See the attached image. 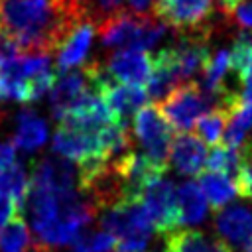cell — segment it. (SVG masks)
Instances as JSON below:
<instances>
[{
  "label": "cell",
  "instance_id": "24",
  "mask_svg": "<svg viewBox=\"0 0 252 252\" xmlns=\"http://www.w3.org/2000/svg\"><path fill=\"white\" fill-rule=\"evenodd\" d=\"M126 2L128 0H85L81 4V12H83V16H87L94 24H98L114 14L124 12Z\"/></svg>",
  "mask_w": 252,
  "mask_h": 252
},
{
  "label": "cell",
  "instance_id": "15",
  "mask_svg": "<svg viewBox=\"0 0 252 252\" xmlns=\"http://www.w3.org/2000/svg\"><path fill=\"white\" fill-rule=\"evenodd\" d=\"M47 140V124L45 120L35 114L33 110H22L16 116V130H14V144L16 148L32 154L45 146Z\"/></svg>",
  "mask_w": 252,
  "mask_h": 252
},
{
  "label": "cell",
  "instance_id": "13",
  "mask_svg": "<svg viewBox=\"0 0 252 252\" xmlns=\"http://www.w3.org/2000/svg\"><path fill=\"white\" fill-rule=\"evenodd\" d=\"M215 230L230 248L244 246L252 238V211L244 205H228L217 211Z\"/></svg>",
  "mask_w": 252,
  "mask_h": 252
},
{
  "label": "cell",
  "instance_id": "23",
  "mask_svg": "<svg viewBox=\"0 0 252 252\" xmlns=\"http://www.w3.org/2000/svg\"><path fill=\"white\" fill-rule=\"evenodd\" d=\"M116 246V238L108 230H81L77 238L71 242L73 252H112Z\"/></svg>",
  "mask_w": 252,
  "mask_h": 252
},
{
  "label": "cell",
  "instance_id": "14",
  "mask_svg": "<svg viewBox=\"0 0 252 252\" xmlns=\"http://www.w3.org/2000/svg\"><path fill=\"white\" fill-rule=\"evenodd\" d=\"M163 252H232V248L219 236L211 238L195 228H175L165 234Z\"/></svg>",
  "mask_w": 252,
  "mask_h": 252
},
{
  "label": "cell",
  "instance_id": "34",
  "mask_svg": "<svg viewBox=\"0 0 252 252\" xmlns=\"http://www.w3.org/2000/svg\"><path fill=\"white\" fill-rule=\"evenodd\" d=\"M83 2H85V0H73V4H77L79 8H81V4H83Z\"/></svg>",
  "mask_w": 252,
  "mask_h": 252
},
{
  "label": "cell",
  "instance_id": "25",
  "mask_svg": "<svg viewBox=\"0 0 252 252\" xmlns=\"http://www.w3.org/2000/svg\"><path fill=\"white\" fill-rule=\"evenodd\" d=\"M234 183H236L238 195L252 201V161L250 159L240 158V167H238V173L234 177Z\"/></svg>",
  "mask_w": 252,
  "mask_h": 252
},
{
  "label": "cell",
  "instance_id": "11",
  "mask_svg": "<svg viewBox=\"0 0 252 252\" xmlns=\"http://www.w3.org/2000/svg\"><path fill=\"white\" fill-rule=\"evenodd\" d=\"M94 32H96V24H94L91 18H87V16H83V18L73 26V30L69 32V35L63 39V43H61L59 49L55 51V53H57L55 69H57L59 73L83 65V61L87 59L89 49H91V45H93Z\"/></svg>",
  "mask_w": 252,
  "mask_h": 252
},
{
  "label": "cell",
  "instance_id": "18",
  "mask_svg": "<svg viewBox=\"0 0 252 252\" xmlns=\"http://www.w3.org/2000/svg\"><path fill=\"white\" fill-rule=\"evenodd\" d=\"M250 128H252V106L238 102L234 108L228 110V116H226V126L222 134L224 146L240 150Z\"/></svg>",
  "mask_w": 252,
  "mask_h": 252
},
{
  "label": "cell",
  "instance_id": "2",
  "mask_svg": "<svg viewBox=\"0 0 252 252\" xmlns=\"http://www.w3.org/2000/svg\"><path fill=\"white\" fill-rule=\"evenodd\" d=\"M83 12L73 0H2L4 30L22 53H53Z\"/></svg>",
  "mask_w": 252,
  "mask_h": 252
},
{
  "label": "cell",
  "instance_id": "3",
  "mask_svg": "<svg viewBox=\"0 0 252 252\" xmlns=\"http://www.w3.org/2000/svg\"><path fill=\"white\" fill-rule=\"evenodd\" d=\"M100 43L108 49H152L165 33L167 26L150 14L120 12L96 24Z\"/></svg>",
  "mask_w": 252,
  "mask_h": 252
},
{
  "label": "cell",
  "instance_id": "32",
  "mask_svg": "<svg viewBox=\"0 0 252 252\" xmlns=\"http://www.w3.org/2000/svg\"><path fill=\"white\" fill-rule=\"evenodd\" d=\"M244 252H252V238H250V240L244 244Z\"/></svg>",
  "mask_w": 252,
  "mask_h": 252
},
{
  "label": "cell",
  "instance_id": "7",
  "mask_svg": "<svg viewBox=\"0 0 252 252\" xmlns=\"http://www.w3.org/2000/svg\"><path fill=\"white\" fill-rule=\"evenodd\" d=\"M138 199L144 205L154 228L159 234L165 236L171 230L179 228V211H177V197H175L173 181L158 177L144 187Z\"/></svg>",
  "mask_w": 252,
  "mask_h": 252
},
{
  "label": "cell",
  "instance_id": "30",
  "mask_svg": "<svg viewBox=\"0 0 252 252\" xmlns=\"http://www.w3.org/2000/svg\"><path fill=\"white\" fill-rule=\"evenodd\" d=\"M242 2H246V0H217V6H219L226 16H230V14H234V10H236Z\"/></svg>",
  "mask_w": 252,
  "mask_h": 252
},
{
  "label": "cell",
  "instance_id": "6",
  "mask_svg": "<svg viewBox=\"0 0 252 252\" xmlns=\"http://www.w3.org/2000/svg\"><path fill=\"white\" fill-rule=\"evenodd\" d=\"M211 108L213 104L203 93L201 85L193 81L179 83L177 87H173L161 98V104H159V112L165 116L171 128L179 132H189L195 120Z\"/></svg>",
  "mask_w": 252,
  "mask_h": 252
},
{
  "label": "cell",
  "instance_id": "19",
  "mask_svg": "<svg viewBox=\"0 0 252 252\" xmlns=\"http://www.w3.org/2000/svg\"><path fill=\"white\" fill-rule=\"evenodd\" d=\"M230 57V75L238 87H242L244 77L252 69V33L242 30L234 35L232 47L228 49Z\"/></svg>",
  "mask_w": 252,
  "mask_h": 252
},
{
  "label": "cell",
  "instance_id": "8",
  "mask_svg": "<svg viewBox=\"0 0 252 252\" xmlns=\"http://www.w3.org/2000/svg\"><path fill=\"white\" fill-rule=\"evenodd\" d=\"M215 4L213 0H156L154 14L177 30L187 32H205L211 30V18Z\"/></svg>",
  "mask_w": 252,
  "mask_h": 252
},
{
  "label": "cell",
  "instance_id": "20",
  "mask_svg": "<svg viewBox=\"0 0 252 252\" xmlns=\"http://www.w3.org/2000/svg\"><path fill=\"white\" fill-rule=\"evenodd\" d=\"M226 116H228V110L224 108H211L207 112H203L193 128H195V134L207 144V146H219L220 140H222V134H224V126H226Z\"/></svg>",
  "mask_w": 252,
  "mask_h": 252
},
{
  "label": "cell",
  "instance_id": "28",
  "mask_svg": "<svg viewBox=\"0 0 252 252\" xmlns=\"http://www.w3.org/2000/svg\"><path fill=\"white\" fill-rule=\"evenodd\" d=\"M16 159V144L14 142H0V167L12 165Z\"/></svg>",
  "mask_w": 252,
  "mask_h": 252
},
{
  "label": "cell",
  "instance_id": "31",
  "mask_svg": "<svg viewBox=\"0 0 252 252\" xmlns=\"http://www.w3.org/2000/svg\"><path fill=\"white\" fill-rule=\"evenodd\" d=\"M154 2H156V0H128L132 12H138V14H144L150 6H154Z\"/></svg>",
  "mask_w": 252,
  "mask_h": 252
},
{
  "label": "cell",
  "instance_id": "17",
  "mask_svg": "<svg viewBox=\"0 0 252 252\" xmlns=\"http://www.w3.org/2000/svg\"><path fill=\"white\" fill-rule=\"evenodd\" d=\"M197 185L201 187L207 203L215 211L226 207L234 199V195L238 193L236 191V183L232 181L230 175H224V173H219V171H209V169L199 173Z\"/></svg>",
  "mask_w": 252,
  "mask_h": 252
},
{
  "label": "cell",
  "instance_id": "27",
  "mask_svg": "<svg viewBox=\"0 0 252 252\" xmlns=\"http://www.w3.org/2000/svg\"><path fill=\"white\" fill-rule=\"evenodd\" d=\"M232 16L236 18V22H238L242 28L252 30V2H242V4L234 10Z\"/></svg>",
  "mask_w": 252,
  "mask_h": 252
},
{
  "label": "cell",
  "instance_id": "33",
  "mask_svg": "<svg viewBox=\"0 0 252 252\" xmlns=\"http://www.w3.org/2000/svg\"><path fill=\"white\" fill-rule=\"evenodd\" d=\"M0 32H2V0H0Z\"/></svg>",
  "mask_w": 252,
  "mask_h": 252
},
{
  "label": "cell",
  "instance_id": "4",
  "mask_svg": "<svg viewBox=\"0 0 252 252\" xmlns=\"http://www.w3.org/2000/svg\"><path fill=\"white\" fill-rule=\"evenodd\" d=\"M100 226L116 238L118 252H148L154 224L140 199H126L100 213Z\"/></svg>",
  "mask_w": 252,
  "mask_h": 252
},
{
  "label": "cell",
  "instance_id": "5",
  "mask_svg": "<svg viewBox=\"0 0 252 252\" xmlns=\"http://www.w3.org/2000/svg\"><path fill=\"white\" fill-rule=\"evenodd\" d=\"M132 130L142 148V154L148 156L158 165L167 167L169 148L173 142V128L165 120V116L159 112V106L144 104L134 114Z\"/></svg>",
  "mask_w": 252,
  "mask_h": 252
},
{
  "label": "cell",
  "instance_id": "12",
  "mask_svg": "<svg viewBox=\"0 0 252 252\" xmlns=\"http://www.w3.org/2000/svg\"><path fill=\"white\" fill-rule=\"evenodd\" d=\"M207 159V144L191 132H181L173 138L169 148L167 165L183 175H199L205 169Z\"/></svg>",
  "mask_w": 252,
  "mask_h": 252
},
{
  "label": "cell",
  "instance_id": "26",
  "mask_svg": "<svg viewBox=\"0 0 252 252\" xmlns=\"http://www.w3.org/2000/svg\"><path fill=\"white\" fill-rule=\"evenodd\" d=\"M20 213L18 203L0 187V228Z\"/></svg>",
  "mask_w": 252,
  "mask_h": 252
},
{
  "label": "cell",
  "instance_id": "21",
  "mask_svg": "<svg viewBox=\"0 0 252 252\" xmlns=\"http://www.w3.org/2000/svg\"><path fill=\"white\" fill-rule=\"evenodd\" d=\"M32 246V232L24 217L16 215L0 228V252H28Z\"/></svg>",
  "mask_w": 252,
  "mask_h": 252
},
{
  "label": "cell",
  "instance_id": "1",
  "mask_svg": "<svg viewBox=\"0 0 252 252\" xmlns=\"http://www.w3.org/2000/svg\"><path fill=\"white\" fill-rule=\"evenodd\" d=\"M33 230V250L53 252L71 246L81 230H85L96 209L77 187H41L32 185L24 203Z\"/></svg>",
  "mask_w": 252,
  "mask_h": 252
},
{
  "label": "cell",
  "instance_id": "22",
  "mask_svg": "<svg viewBox=\"0 0 252 252\" xmlns=\"http://www.w3.org/2000/svg\"><path fill=\"white\" fill-rule=\"evenodd\" d=\"M238 167H240V150H234L228 146H213V150L207 152L205 169L236 177Z\"/></svg>",
  "mask_w": 252,
  "mask_h": 252
},
{
  "label": "cell",
  "instance_id": "29",
  "mask_svg": "<svg viewBox=\"0 0 252 252\" xmlns=\"http://www.w3.org/2000/svg\"><path fill=\"white\" fill-rule=\"evenodd\" d=\"M240 102L252 106V69L248 71V75L242 81V87H240Z\"/></svg>",
  "mask_w": 252,
  "mask_h": 252
},
{
  "label": "cell",
  "instance_id": "16",
  "mask_svg": "<svg viewBox=\"0 0 252 252\" xmlns=\"http://www.w3.org/2000/svg\"><path fill=\"white\" fill-rule=\"evenodd\" d=\"M177 197V211H179V224H201L207 219L209 203L197 185V181H185L175 187Z\"/></svg>",
  "mask_w": 252,
  "mask_h": 252
},
{
  "label": "cell",
  "instance_id": "9",
  "mask_svg": "<svg viewBox=\"0 0 252 252\" xmlns=\"http://www.w3.org/2000/svg\"><path fill=\"white\" fill-rule=\"evenodd\" d=\"M91 91H94V87L87 67L59 73V77H55L49 89V106H51L53 118L61 120Z\"/></svg>",
  "mask_w": 252,
  "mask_h": 252
},
{
  "label": "cell",
  "instance_id": "10",
  "mask_svg": "<svg viewBox=\"0 0 252 252\" xmlns=\"http://www.w3.org/2000/svg\"><path fill=\"white\" fill-rule=\"evenodd\" d=\"M102 67L116 83L146 87L154 71V57L142 49H116Z\"/></svg>",
  "mask_w": 252,
  "mask_h": 252
}]
</instances>
